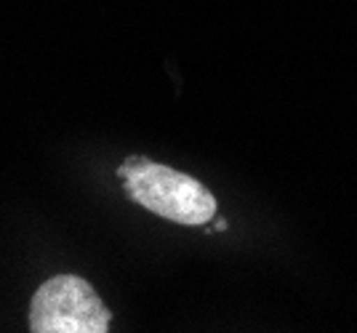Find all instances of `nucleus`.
<instances>
[{
	"label": "nucleus",
	"instance_id": "nucleus-1",
	"mask_svg": "<svg viewBox=\"0 0 357 333\" xmlns=\"http://www.w3.org/2000/svg\"><path fill=\"white\" fill-rule=\"evenodd\" d=\"M128 195L147 211L178 224H206L216 213V197L206 184L178 173L174 168L152 163L142 155H131L118 168Z\"/></svg>",
	"mask_w": 357,
	"mask_h": 333
},
{
	"label": "nucleus",
	"instance_id": "nucleus-2",
	"mask_svg": "<svg viewBox=\"0 0 357 333\" xmlns=\"http://www.w3.org/2000/svg\"><path fill=\"white\" fill-rule=\"evenodd\" d=\"M112 315L89 280L56 274L35 291L30 304L32 333H105Z\"/></svg>",
	"mask_w": 357,
	"mask_h": 333
}]
</instances>
